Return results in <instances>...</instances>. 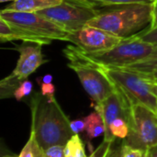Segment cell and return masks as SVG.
<instances>
[{"instance_id": "obj_1", "label": "cell", "mask_w": 157, "mask_h": 157, "mask_svg": "<svg viewBox=\"0 0 157 157\" xmlns=\"http://www.w3.org/2000/svg\"><path fill=\"white\" fill-rule=\"evenodd\" d=\"M31 127L36 139L45 151L53 145H65L75 134L71 121L65 115L55 97L35 93L30 100Z\"/></svg>"}, {"instance_id": "obj_2", "label": "cell", "mask_w": 157, "mask_h": 157, "mask_svg": "<svg viewBox=\"0 0 157 157\" xmlns=\"http://www.w3.org/2000/svg\"><path fill=\"white\" fill-rule=\"evenodd\" d=\"M152 21V4H132L99 12L87 25L126 39L148 28Z\"/></svg>"}, {"instance_id": "obj_3", "label": "cell", "mask_w": 157, "mask_h": 157, "mask_svg": "<svg viewBox=\"0 0 157 157\" xmlns=\"http://www.w3.org/2000/svg\"><path fill=\"white\" fill-rule=\"evenodd\" d=\"M63 54L69 60L68 67L77 75L94 106L101 104L115 91V84L102 68L89 61L76 46H67L63 49Z\"/></svg>"}, {"instance_id": "obj_4", "label": "cell", "mask_w": 157, "mask_h": 157, "mask_svg": "<svg viewBox=\"0 0 157 157\" xmlns=\"http://www.w3.org/2000/svg\"><path fill=\"white\" fill-rule=\"evenodd\" d=\"M79 49V48H78ZM156 48L136 35L124 39L116 46L98 52L82 53L92 63L108 67L123 69L149 56Z\"/></svg>"}, {"instance_id": "obj_5", "label": "cell", "mask_w": 157, "mask_h": 157, "mask_svg": "<svg viewBox=\"0 0 157 157\" xmlns=\"http://www.w3.org/2000/svg\"><path fill=\"white\" fill-rule=\"evenodd\" d=\"M38 13L71 33L86 26L99 14V11L86 0H62L59 5Z\"/></svg>"}, {"instance_id": "obj_6", "label": "cell", "mask_w": 157, "mask_h": 157, "mask_svg": "<svg viewBox=\"0 0 157 157\" xmlns=\"http://www.w3.org/2000/svg\"><path fill=\"white\" fill-rule=\"evenodd\" d=\"M0 18L17 27L29 34L48 41H67L68 32L56 23L38 12H17L2 9Z\"/></svg>"}, {"instance_id": "obj_7", "label": "cell", "mask_w": 157, "mask_h": 157, "mask_svg": "<svg viewBox=\"0 0 157 157\" xmlns=\"http://www.w3.org/2000/svg\"><path fill=\"white\" fill-rule=\"evenodd\" d=\"M100 67L109 78L127 96L132 105H144L157 114V97L152 92L149 81L126 69Z\"/></svg>"}, {"instance_id": "obj_8", "label": "cell", "mask_w": 157, "mask_h": 157, "mask_svg": "<svg viewBox=\"0 0 157 157\" xmlns=\"http://www.w3.org/2000/svg\"><path fill=\"white\" fill-rule=\"evenodd\" d=\"M122 143L144 151L156 145L157 114L144 105H132L130 133Z\"/></svg>"}, {"instance_id": "obj_9", "label": "cell", "mask_w": 157, "mask_h": 157, "mask_svg": "<svg viewBox=\"0 0 157 157\" xmlns=\"http://www.w3.org/2000/svg\"><path fill=\"white\" fill-rule=\"evenodd\" d=\"M124 39L104 29L86 25L81 29L68 34L67 41L85 52H98L110 49Z\"/></svg>"}, {"instance_id": "obj_10", "label": "cell", "mask_w": 157, "mask_h": 157, "mask_svg": "<svg viewBox=\"0 0 157 157\" xmlns=\"http://www.w3.org/2000/svg\"><path fill=\"white\" fill-rule=\"evenodd\" d=\"M94 108L95 110L101 115L104 121L106 128L105 132L109 130L111 122L119 118L126 119L131 124L132 104L117 86L115 91L109 98H107L101 104L94 106Z\"/></svg>"}, {"instance_id": "obj_11", "label": "cell", "mask_w": 157, "mask_h": 157, "mask_svg": "<svg viewBox=\"0 0 157 157\" xmlns=\"http://www.w3.org/2000/svg\"><path fill=\"white\" fill-rule=\"evenodd\" d=\"M41 47V45H31L29 43L15 46L14 50L18 52L19 57L16 68L11 75L19 82H23L28 79V77L40 65L48 62L44 59Z\"/></svg>"}, {"instance_id": "obj_12", "label": "cell", "mask_w": 157, "mask_h": 157, "mask_svg": "<svg viewBox=\"0 0 157 157\" xmlns=\"http://www.w3.org/2000/svg\"><path fill=\"white\" fill-rule=\"evenodd\" d=\"M0 40L1 42L12 41V40H22L24 43H33L38 45H49L52 42L36 38L25 30L15 27L3 18H0Z\"/></svg>"}, {"instance_id": "obj_13", "label": "cell", "mask_w": 157, "mask_h": 157, "mask_svg": "<svg viewBox=\"0 0 157 157\" xmlns=\"http://www.w3.org/2000/svg\"><path fill=\"white\" fill-rule=\"evenodd\" d=\"M62 0H16L6 6L4 10L17 12H39L59 5Z\"/></svg>"}, {"instance_id": "obj_14", "label": "cell", "mask_w": 157, "mask_h": 157, "mask_svg": "<svg viewBox=\"0 0 157 157\" xmlns=\"http://www.w3.org/2000/svg\"><path fill=\"white\" fill-rule=\"evenodd\" d=\"M130 133V121L124 118H119L113 121L109 130L104 134V141L115 142L117 138L126 139Z\"/></svg>"}, {"instance_id": "obj_15", "label": "cell", "mask_w": 157, "mask_h": 157, "mask_svg": "<svg viewBox=\"0 0 157 157\" xmlns=\"http://www.w3.org/2000/svg\"><path fill=\"white\" fill-rule=\"evenodd\" d=\"M85 121L86 125V132L89 140L98 138L102 134L103 135L105 134L106 128H105L104 121L101 115L97 110H95L88 116L85 117Z\"/></svg>"}, {"instance_id": "obj_16", "label": "cell", "mask_w": 157, "mask_h": 157, "mask_svg": "<svg viewBox=\"0 0 157 157\" xmlns=\"http://www.w3.org/2000/svg\"><path fill=\"white\" fill-rule=\"evenodd\" d=\"M138 75H149L157 73V49L144 60L123 68Z\"/></svg>"}, {"instance_id": "obj_17", "label": "cell", "mask_w": 157, "mask_h": 157, "mask_svg": "<svg viewBox=\"0 0 157 157\" xmlns=\"http://www.w3.org/2000/svg\"><path fill=\"white\" fill-rule=\"evenodd\" d=\"M17 157H44V150L39 144L35 136V132L32 128H30L28 142Z\"/></svg>"}, {"instance_id": "obj_18", "label": "cell", "mask_w": 157, "mask_h": 157, "mask_svg": "<svg viewBox=\"0 0 157 157\" xmlns=\"http://www.w3.org/2000/svg\"><path fill=\"white\" fill-rule=\"evenodd\" d=\"M66 157H87L85 151L84 143L79 134H74L64 145Z\"/></svg>"}, {"instance_id": "obj_19", "label": "cell", "mask_w": 157, "mask_h": 157, "mask_svg": "<svg viewBox=\"0 0 157 157\" xmlns=\"http://www.w3.org/2000/svg\"><path fill=\"white\" fill-rule=\"evenodd\" d=\"M94 6H121L132 4H152L154 0H86Z\"/></svg>"}, {"instance_id": "obj_20", "label": "cell", "mask_w": 157, "mask_h": 157, "mask_svg": "<svg viewBox=\"0 0 157 157\" xmlns=\"http://www.w3.org/2000/svg\"><path fill=\"white\" fill-rule=\"evenodd\" d=\"M32 88H33V86H32V83L30 81H29L28 79L24 80L18 86L17 88L15 90L14 92V98L17 100V101H20L22 100L24 98L29 96L32 92Z\"/></svg>"}, {"instance_id": "obj_21", "label": "cell", "mask_w": 157, "mask_h": 157, "mask_svg": "<svg viewBox=\"0 0 157 157\" xmlns=\"http://www.w3.org/2000/svg\"><path fill=\"white\" fill-rule=\"evenodd\" d=\"M136 36L139 37L141 40L149 42L157 49V27L155 29H151L148 27L143 31L137 33Z\"/></svg>"}, {"instance_id": "obj_22", "label": "cell", "mask_w": 157, "mask_h": 157, "mask_svg": "<svg viewBox=\"0 0 157 157\" xmlns=\"http://www.w3.org/2000/svg\"><path fill=\"white\" fill-rule=\"evenodd\" d=\"M114 143L115 142H107L103 140L97 149H95L88 157H106Z\"/></svg>"}, {"instance_id": "obj_23", "label": "cell", "mask_w": 157, "mask_h": 157, "mask_svg": "<svg viewBox=\"0 0 157 157\" xmlns=\"http://www.w3.org/2000/svg\"><path fill=\"white\" fill-rule=\"evenodd\" d=\"M121 144H122V157H145L146 155V151L144 150L133 148L123 143H121Z\"/></svg>"}, {"instance_id": "obj_24", "label": "cell", "mask_w": 157, "mask_h": 157, "mask_svg": "<svg viewBox=\"0 0 157 157\" xmlns=\"http://www.w3.org/2000/svg\"><path fill=\"white\" fill-rule=\"evenodd\" d=\"M44 157H66L64 145H53L44 151Z\"/></svg>"}, {"instance_id": "obj_25", "label": "cell", "mask_w": 157, "mask_h": 157, "mask_svg": "<svg viewBox=\"0 0 157 157\" xmlns=\"http://www.w3.org/2000/svg\"><path fill=\"white\" fill-rule=\"evenodd\" d=\"M86 125L85 118L71 121V129L75 134H79L80 132H86Z\"/></svg>"}, {"instance_id": "obj_26", "label": "cell", "mask_w": 157, "mask_h": 157, "mask_svg": "<svg viewBox=\"0 0 157 157\" xmlns=\"http://www.w3.org/2000/svg\"><path fill=\"white\" fill-rule=\"evenodd\" d=\"M40 86V93L45 97H53L55 93V86L52 83L45 84L41 82H38Z\"/></svg>"}, {"instance_id": "obj_27", "label": "cell", "mask_w": 157, "mask_h": 157, "mask_svg": "<svg viewBox=\"0 0 157 157\" xmlns=\"http://www.w3.org/2000/svg\"><path fill=\"white\" fill-rule=\"evenodd\" d=\"M157 27V0H154L152 3V21L149 26L151 29Z\"/></svg>"}, {"instance_id": "obj_28", "label": "cell", "mask_w": 157, "mask_h": 157, "mask_svg": "<svg viewBox=\"0 0 157 157\" xmlns=\"http://www.w3.org/2000/svg\"><path fill=\"white\" fill-rule=\"evenodd\" d=\"M112 146L106 157H122V144L115 145L114 147Z\"/></svg>"}, {"instance_id": "obj_29", "label": "cell", "mask_w": 157, "mask_h": 157, "mask_svg": "<svg viewBox=\"0 0 157 157\" xmlns=\"http://www.w3.org/2000/svg\"><path fill=\"white\" fill-rule=\"evenodd\" d=\"M141 75L143 78L146 79L149 82L152 83H157V73H154V74H149V75Z\"/></svg>"}, {"instance_id": "obj_30", "label": "cell", "mask_w": 157, "mask_h": 157, "mask_svg": "<svg viewBox=\"0 0 157 157\" xmlns=\"http://www.w3.org/2000/svg\"><path fill=\"white\" fill-rule=\"evenodd\" d=\"M145 157H157V144L149 147L146 150V155Z\"/></svg>"}, {"instance_id": "obj_31", "label": "cell", "mask_w": 157, "mask_h": 157, "mask_svg": "<svg viewBox=\"0 0 157 157\" xmlns=\"http://www.w3.org/2000/svg\"><path fill=\"white\" fill-rule=\"evenodd\" d=\"M52 75H46L42 77H40V78H37V82H41V83H45V84H50V83H52Z\"/></svg>"}, {"instance_id": "obj_32", "label": "cell", "mask_w": 157, "mask_h": 157, "mask_svg": "<svg viewBox=\"0 0 157 157\" xmlns=\"http://www.w3.org/2000/svg\"><path fill=\"white\" fill-rule=\"evenodd\" d=\"M17 155L12 154V153H11V152H9L8 150H6V151L2 150V157H17Z\"/></svg>"}, {"instance_id": "obj_33", "label": "cell", "mask_w": 157, "mask_h": 157, "mask_svg": "<svg viewBox=\"0 0 157 157\" xmlns=\"http://www.w3.org/2000/svg\"><path fill=\"white\" fill-rule=\"evenodd\" d=\"M150 84H151V90H152V92L154 93V95H155L157 97V83L150 82Z\"/></svg>"}, {"instance_id": "obj_34", "label": "cell", "mask_w": 157, "mask_h": 157, "mask_svg": "<svg viewBox=\"0 0 157 157\" xmlns=\"http://www.w3.org/2000/svg\"><path fill=\"white\" fill-rule=\"evenodd\" d=\"M16 0H0L1 3H4V2H14Z\"/></svg>"}]
</instances>
